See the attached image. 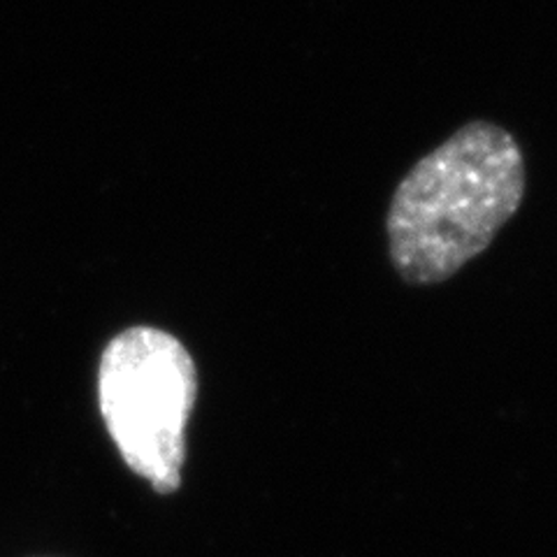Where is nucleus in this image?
<instances>
[{
    "label": "nucleus",
    "instance_id": "f257e3e1",
    "mask_svg": "<svg viewBox=\"0 0 557 557\" xmlns=\"http://www.w3.org/2000/svg\"><path fill=\"white\" fill-rule=\"evenodd\" d=\"M525 198L516 137L472 121L423 156L391 198L393 268L413 286L442 284L483 253Z\"/></svg>",
    "mask_w": 557,
    "mask_h": 557
},
{
    "label": "nucleus",
    "instance_id": "f03ea898",
    "mask_svg": "<svg viewBox=\"0 0 557 557\" xmlns=\"http://www.w3.org/2000/svg\"><path fill=\"white\" fill-rule=\"evenodd\" d=\"M198 399V368L165 330L133 325L102 348L98 407L119 456L153 493L182 487L186 430Z\"/></svg>",
    "mask_w": 557,
    "mask_h": 557
}]
</instances>
